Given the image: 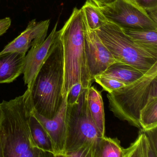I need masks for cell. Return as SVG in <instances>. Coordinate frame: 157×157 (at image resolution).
Masks as SVG:
<instances>
[{
  "instance_id": "1",
  "label": "cell",
  "mask_w": 157,
  "mask_h": 157,
  "mask_svg": "<svg viewBox=\"0 0 157 157\" xmlns=\"http://www.w3.org/2000/svg\"><path fill=\"white\" fill-rule=\"evenodd\" d=\"M3 117L0 126V157H54L39 149L35 144L30 126L34 109L31 90L0 103Z\"/></svg>"
},
{
  "instance_id": "2",
  "label": "cell",
  "mask_w": 157,
  "mask_h": 157,
  "mask_svg": "<svg viewBox=\"0 0 157 157\" xmlns=\"http://www.w3.org/2000/svg\"><path fill=\"white\" fill-rule=\"evenodd\" d=\"M58 36L63 48V82L62 98L71 87L80 82L88 89L93 82L87 65L84 48L83 22L81 9L75 8Z\"/></svg>"
},
{
  "instance_id": "3",
  "label": "cell",
  "mask_w": 157,
  "mask_h": 157,
  "mask_svg": "<svg viewBox=\"0 0 157 157\" xmlns=\"http://www.w3.org/2000/svg\"><path fill=\"white\" fill-rule=\"evenodd\" d=\"M63 75V48L58 34L30 89L34 110L46 118H53L61 106Z\"/></svg>"
},
{
  "instance_id": "4",
  "label": "cell",
  "mask_w": 157,
  "mask_h": 157,
  "mask_svg": "<svg viewBox=\"0 0 157 157\" xmlns=\"http://www.w3.org/2000/svg\"><path fill=\"white\" fill-rule=\"evenodd\" d=\"M157 94V63L140 78L108 93L109 107L116 117L140 128V112L151 96Z\"/></svg>"
},
{
  "instance_id": "5",
  "label": "cell",
  "mask_w": 157,
  "mask_h": 157,
  "mask_svg": "<svg viewBox=\"0 0 157 157\" xmlns=\"http://www.w3.org/2000/svg\"><path fill=\"white\" fill-rule=\"evenodd\" d=\"M86 90L77 102L67 104L65 155L68 152L83 151L88 157H97L98 144L102 136L89 112Z\"/></svg>"
},
{
  "instance_id": "6",
  "label": "cell",
  "mask_w": 157,
  "mask_h": 157,
  "mask_svg": "<svg viewBox=\"0 0 157 157\" xmlns=\"http://www.w3.org/2000/svg\"><path fill=\"white\" fill-rule=\"evenodd\" d=\"M96 32L117 62L132 66L144 74L157 63V57L140 47L118 25L107 21Z\"/></svg>"
},
{
  "instance_id": "7",
  "label": "cell",
  "mask_w": 157,
  "mask_h": 157,
  "mask_svg": "<svg viewBox=\"0 0 157 157\" xmlns=\"http://www.w3.org/2000/svg\"><path fill=\"white\" fill-rule=\"evenodd\" d=\"M100 10L108 21L122 29L157 30V24L133 0H115Z\"/></svg>"
},
{
  "instance_id": "8",
  "label": "cell",
  "mask_w": 157,
  "mask_h": 157,
  "mask_svg": "<svg viewBox=\"0 0 157 157\" xmlns=\"http://www.w3.org/2000/svg\"><path fill=\"white\" fill-rule=\"evenodd\" d=\"M84 48L88 68L92 79L102 74L110 66L117 62L102 43L96 31L91 30L82 17Z\"/></svg>"
},
{
  "instance_id": "9",
  "label": "cell",
  "mask_w": 157,
  "mask_h": 157,
  "mask_svg": "<svg viewBox=\"0 0 157 157\" xmlns=\"http://www.w3.org/2000/svg\"><path fill=\"white\" fill-rule=\"evenodd\" d=\"M58 22L47 37L33 43L25 58L24 80L27 89L32 88L35 78L49 53L58 34Z\"/></svg>"
},
{
  "instance_id": "10",
  "label": "cell",
  "mask_w": 157,
  "mask_h": 157,
  "mask_svg": "<svg viewBox=\"0 0 157 157\" xmlns=\"http://www.w3.org/2000/svg\"><path fill=\"white\" fill-rule=\"evenodd\" d=\"M67 95L52 119L44 117L33 109V113L47 132L52 143L54 157H64L66 154V115Z\"/></svg>"
},
{
  "instance_id": "11",
  "label": "cell",
  "mask_w": 157,
  "mask_h": 157,
  "mask_svg": "<svg viewBox=\"0 0 157 157\" xmlns=\"http://www.w3.org/2000/svg\"><path fill=\"white\" fill-rule=\"evenodd\" d=\"M50 22V20L39 22L32 20L25 30L0 52V55L10 53L26 54L33 43L46 39Z\"/></svg>"
},
{
  "instance_id": "12",
  "label": "cell",
  "mask_w": 157,
  "mask_h": 157,
  "mask_svg": "<svg viewBox=\"0 0 157 157\" xmlns=\"http://www.w3.org/2000/svg\"><path fill=\"white\" fill-rule=\"evenodd\" d=\"M25 55L10 53L0 55V84L12 82L23 73Z\"/></svg>"
},
{
  "instance_id": "13",
  "label": "cell",
  "mask_w": 157,
  "mask_h": 157,
  "mask_svg": "<svg viewBox=\"0 0 157 157\" xmlns=\"http://www.w3.org/2000/svg\"><path fill=\"white\" fill-rule=\"evenodd\" d=\"M86 98L92 118L102 137L105 134V118L101 92L94 86L86 90Z\"/></svg>"
},
{
  "instance_id": "14",
  "label": "cell",
  "mask_w": 157,
  "mask_h": 157,
  "mask_svg": "<svg viewBox=\"0 0 157 157\" xmlns=\"http://www.w3.org/2000/svg\"><path fill=\"white\" fill-rule=\"evenodd\" d=\"M122 29L140 47L157 57V30Z\"/></svg>"
},
{
  "instance_id": "15",
  "label": "cell",
  "mask_w": 157,
  "mask_h": 157,
  "mask_svg": "<svg viewBox=\"0 0 157 157\" xmlns=\"http://www.w3.org/2000/svg\"><path fill=\"white\" fill-rule=\"evenodd\" d=\"M123 157H157V147L141 128L136 140L124 148Z\"/></svg>"
},
{
  "instance_id": "16",
  "label": "cell",
  "mask_w": 157,
  "mask_h": 157,
  "mask_svg": "<svg viewBox=\"0 0 157 157\" xmlns=\"http://www.w3.org/2000/svg\"><path fill=\"white\" fill-rule=\"evenodd\" d=\"M145 74L132 66L117 62L112 64L101 74L128 85L137 80Z\"/></svg>"
},
{
  "instance_id": "17",
  "label": "cell",
  "mask_w": 157,
  "mask_h": 157,
  "mask_svg": "<svg viewBox=\"0 0 157 157\" xmlns=\"http://www.w3.org/2000/svg\"><path fill=\"white\" fill-rule=\"evenodd\" d=\"M30 126L32 138L36 147L54 155L51 140L42 124L34 114L33 110L30 117Z\"/></svg>"
},
{
  "instance_id": "18",
  "label": "cell",
  "mask_w": 157,
  "mask_h": 157,
  "mask_svg": "<svg viewBox=\"0 0 157 157\" xmlns=\"http://www.w3.org/2000/svg\"><path fill=\"white\" fill-rule=\"evenodd\" d=\"M81 10L83 19L91 30L96 31L107 22L100 8L90 0H87Z\"/></svg>"
},
{
  "instance_id": "19",
  "label": "cell",
  "mask_w": 157,
  "mask_h": 157,
  "mask_svg": "<svg viewBox=\"0 0 157 157\" xmlns=\"http://www.w3.org/2000/svg\"><path fill=\"white\" fill-rule=\"evenodd\" d=\"M139 122L144 130L157 127V94L151 96L141 109Z\"/></svg>"
},
{
  "instance_id": "20",
  "label": "cell",
  "mask_w": 157,
  "mask_h": 157,
  "mask_svg": "<svg viewBox=\"0 0 157 157\" xmlns=\"http://www.w3.org/2000/svg\"><path fill=\"white\" fill-rule=\"evenodd\" d=\"M124 148L117 138L101 137L98 144L97 157H123Z\"/></svg>"
},
{
  "instance_id": "21",
  "label": "cell",
  "mask_w": 157,
  "mask_h": 157,
  "mask_svg": "<svg viewBox=\"0 0 157 157\" xmlns=\"http://www.w3.org/2000/svg\"><path fill=\"white\" fill-rule=\"evenodd\" d=\"M94 81L101 85L104 90L109 93L126 85L116 79L102 74L95 76L94 78Z\"/></svg>"
},
{
  "instance_id": "22",
  "label": "cell",
  "mask_w": 157,
  "mask_h": 157,
  "mask_svg": "<svg viewBox=\"0 0 157 157\" xmlns=\"http://www.w3.org/2000/svg\"><path fill=\"white\" fill-rule=\"evenodd\" d=\"M86 89H84L80 82L74 84L68 94L67 98V104L71 105L77 102L81 94Z\"/></svg>"
},
{
  "instance_id": "23",
  "label": "cell",
  "mask_w": 157,
  "mask_h": 157,
  "mask_svg": "<svg viewBox=\"0 0 157 157\" xmlns=\"http://www.w3.org/2000/svg\"><path fill=\"white\" fill-rule=\"evenodd\" d=\"M142 9H149L157 7V0H133Z\"/></svg>"
},
{
  "instance_id": "24",
  "label": "cell",
  "mask_w": 157,
  "mask_h": 157,
  "mask_svg": "<svg viewBox=\"0 0 157 157\" xmlns=\"http://www.w3.org/2000/svg\"><path fill=\"white\" fill-rule=\"evenodd\" d=\"M11 25V20L9 17L0 19V36L7 32Z\"/></svg>"
},
{
  "instance_id": "25",
  "label": "cell",
  "mask_w": 157,
  "mask_h": 157,
  "mask_svg": "<svg viewBox=\"0 0 157 157\" xmlns=\"http://www.w3.org/2000/svg\"><path fill=\"white\" fill-rule=\"evenodd\" d=\"M145 10L150 19L157 24V7L149 8Z\"/></svg>"
},
{
  "instance_id": "26",
  "label": "cell",
  "mask_w": 157,
  "mask_h": 157,
  "mask_svg": "<svg viewBox=\"0 0 157 157\" xmlns=\"http://www.w3.org/2000/svg\"><path fill=\"white\" fill-rule=\"evenodd\" d=\"M99 8L106 6L114 2L115 0H90Z\"/></svg>"
},
{
  "instance_id": "27",
  "label": "cell",
  "mask_w": 157,
  "mask_h": 157,
  "mask_svg": "<svg viewBox=\"0 0 157 157\" xmlns=\"http://www.w3.org/2000/svg\"><path fill=\"white\" fill-rule=\"evenodd\" d=\"M3 117V113L2 111V108L1 106L0 105V126L2 122V119Z\"/></svg>"
}]
</instances>
